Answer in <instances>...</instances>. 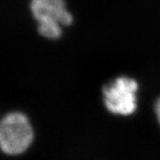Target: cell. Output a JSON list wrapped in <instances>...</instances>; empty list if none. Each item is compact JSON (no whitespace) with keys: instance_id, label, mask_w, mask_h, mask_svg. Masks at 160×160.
I'll list each match as a JSON object with an SVG mask.
<instances>
[{"instance_id":"4","label":"cell","mask_w":160,"mask_h":160,"mask_svg":"<svg viewBox=\"0 0 160 160\" xmlns=\"http://www.w3.org/2000/svg\"><path fill=\"white\" fill-rule=\"evenodd\" d=\"M155 112H156V116H157L158 120L160 124V98L157 100L156 104H155Z\"/></svg>"},{"instance_id":"3","label":"cell","mask_w":160,"mask_h":160,"mask_svg":"<svg viewBox=\"0 0 160 160\" xmlns=\"http://www.w3.org/2000/svg\"><path fill=\"white\" fill-rule=\"evenodd\" d=\"M138 83L128 77H119L103 87V102L109 112L129 116L136 110Z\"/></svg>"},{"instance_id":"1","label":"cell","mask_w":160,"mask_h":160,"mask_svg":"<svg viewBox=\"0 0 160 160\" xmlns=\"http://www.w3.org/2000/svg\"><path fill=\"white\" fill-rule=\"evenodd\" d=\"M33 140V127L26 115L15 111L3 118L0 123V146L5 154H22L29 149Z\"/></svg>"},{"instance_id":"2","label":"cell","mask_w":160,"mask_h":160,"mask_svg":"<svg viewBox=\"0 0 160 160\" xmlns=\"http://www.w3.org/2000/svg\"><path fill=\"white\" fill-rule=\"evenodd\" d=\"M30 10L38 23L39 34L48 39L59 38L62 27L69 26L73 22L64 0H31Z\"/></svg>"}]
</instances>
